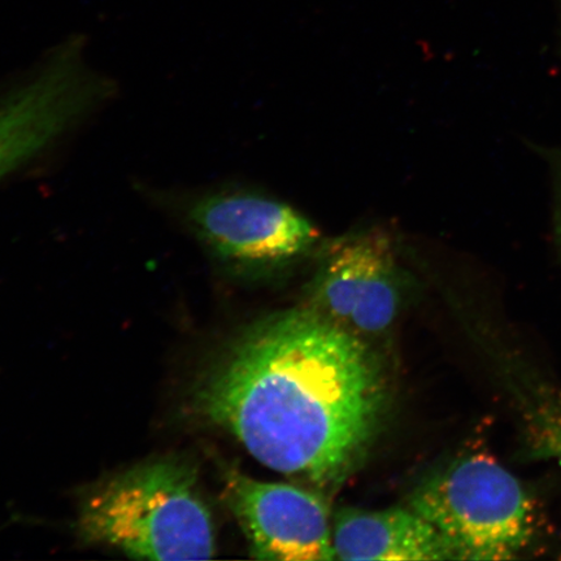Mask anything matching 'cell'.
<instances>
[{
    "label": "cell",
    "instance_id": "cell-2",
    "mask_svg": "<svg viewBox=\"0 0 561 561\" xmlns=\"http://www.w3.org/2000/svg\"><path fill=\"white\" fill-rule=\"evenodd\" d=\"M83 542L146 560H205L216 552L213 515L185 461L137 466L91 489L80 507Z\"/></svg>",
    "mask_w": 561,
    "mask_h": 561
},
{
    "label": "cell",
    "instance_id": "cell-7",
    "mask_svg": "<svg viewBox=\"0 0 561 561\" xmlns=\"http://www.w3.org/2000/svg\"><path fill=\"white\" fill-rule=\"evenodd\" d=\"M226 500L248 539L252 558L336 560L327 504L312 491L228 471Z\"/></svg>",
    "mask_w": 561,
    "mask_h": 561
},
{
    "label": "cell",
    "instance_id": "cell-6",
    "mask_svg": "<svg viewBox=\"0 0 561 561\" xmlns=\"http://www.w3.org/2000/svg\"><path fill=\"white\" fill-rule=\"evenodd\" d=\"M114 93L81 47L62 46L0 98V179L30 163Z\"/></svg>",
    "mask_w": 561,
    "mask_h": 561
},
{
    "label": "cell",
    "instance_id": "cell-8",
    "mask_svg": "<svg viewBox=\"0 0 561 561\" xmlns=\"http://www.w3.org/2000/svg\"><path fill=\"white\" fill-rule=\"evenodd\" d=\"M333 547L339 560H454L438 530L412 508L342 510L334 516Z\"/></svg>",
    "mask_w": 561,
    "mask_h": 561
},
{
    "label": "cell",
    "instance_id": "cell-9",
    "mask_svg": "<svg viewBox=\"0 0 561 561\" xmlns=\"http://www.w3.org/2000/svg\"><path fill=\"white\" fill-rule=\"evenodd\" d=\"M536 448L561 465V404L545 407L535 416Z\"/></svg>",
    "mask_w": 561,
    "mask_h": 561
},
{
    "label": "cell",
    "instance_id": "cell-5",
    "mask_svg": "<svg viewBox=\"0 0 561 561\" xmlns=\"http://www.w3.org/2000/svg\"><path fill=\"white\" fill-rule=\"evenodd\" d=\"M314 259L305 306L363 340L389 331L401 310L407 275L388 234L351 231L325 240Z\"/></svg>",
    "mask_w": 561,
    "mask_h": 561
},
{
    "label": "cell",
    "instance_id": "cell-10",
    "mask_svg": "<svg viewBox=\"0 0 561 561\" xmlns=\"http://www.w3.org/2000/svg\"><path fill=\"white\" fill-rule=\"evenodd\" d=\"M558 236H559V242L561 245V219H560L559 227H558Z\"/></svg>",
    "mask_w": 561,
    "mask_h": 561
},
{
    "label": "cell",
    "instance_id": "cell-1",
    "mask_svg": "<svg viewBox=\"0 0 561 561\" xmlns=\"http://www.w3.org/2000/svg\"><path fill=\"white\" fill-rule=\"evenodd\" d=\"M193 405L272 471L336 489L380 432L390 388L366 340L304 306L238 336L202 377Z\"/></svg>",
    "mask_w": 561,
    "mask_h": 561
},
{
    "label": "cell",
    "instance_id": "cell-3",
    "mask_svg": "<svg viewBox=\"0 0 561 561\" xmlns=\"http://www.w3.org/2000/svg\"><path fill=\"white\" fill-rule=\"evenodd\" d=\"M410 506L438 530L454 560L514 559L535 530L522 483L482 455L454 460L427 477Z\"/></svg>",
    "mask_w": 561,
    "mask_h": 561
},
{
    "label": "cell",
    "instance_id": "cell-4",
    "mask_svg": "<svg viewBox=\"0 0 561 561\" xmlns=\"http://www.w3.org/2000/svg\"><path fill=\"white\" fill-rule=\"evenodd\" d=\"M185 221L215 261L245 275H271L316 257L324 243L314 222L289 203L226 188L196 196Z\"/></svg>",
    "mask_w": 561,
    "mask_h": 561
}]
</instances>
